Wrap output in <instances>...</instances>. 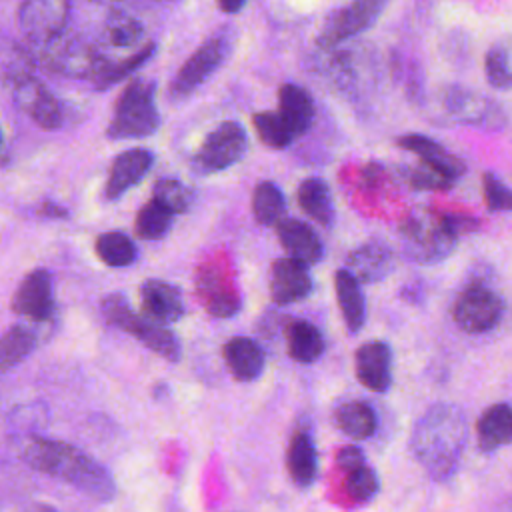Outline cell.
Instances as JSON below:
<instances>
[{
  "instance_id": "8",
  "label": "cell",
  "mask_w": 512,
  "mask_h": 512,
  "mask_svg": "<svg viewBox=\"0 0 512 512\" xmlns=\"http://www.w3.org/2000/svg\"><path fill=\"white\" fill-rule=\"evenodd\" d=\"M70 0H20L16 20L22 36L32 46L58 38L68 24Z\"/></svg>"
},
{
  "instance_id": "18",
  "label": "cell",
  "mask_w": 512,
  "mask_h": 512,
  "mask_svg": "<svg viewBox=\"0 0 512 512\" xmlns=\"http://www.w3.org/2000/svg\"><path fill=\"white\" fill-rule=\"evenodd\" d=\"M394 268L392 250L380 240H368L360 244L346 260V272L360 284H374L386 278Z\"/></svg>"
},
{
  "instance_id": "39",
  "label": "cell",
  "mask_w": 512,
  "mask_h": 512,
  "mask_svg": "<svg viewBox=\"0 0 512 512\" xmlns=\"http://www.w3.org/2000/svg\"><path fill=\"white\" fill-rule=\"evenodd\" d=\"M252 124L260 136V140L270 148H286L294 138L278 112H258L252 116Z\"/></svg>"
},
{
  "instance_id": "9",
  "label": "cell",
  "mask_w": 512,
  "mask_h": 512,
  "mask_svg": "<svg viewBox=\"0 0 512 512\" xmlns=\"http://www.w3.org/2000/svg\"><path fill=\"white\" fill-rule=\"evenodd\" d=\"M248 148V138L238 122H222L202 142L194 156V166L202 174H212L236 164Z\"/></svg>"
},
{
  "instance_id": "14",
  "label": "cell",
  "mask_w": 512,
  "mask_h": 512,
  "mask_svg": "<svg viewBox=\"0 0 512 512\" xmlns=\"http://www.w3.org/2000/svg\"><path fill=\"white\" fill-rule=\"evenodd\" d=\"M196 292L202 306L216 318H230L240 310V296L226 274L212 266L204 264L196 274Z\"/></svg>"
},
{
  "instance_id": "44",
  "label": "cell",
  "mask_w": 512,
  "mask_h": 512,
  "mask_svg": "<svg viewBox=\"0 0 512 512\" xmlns=\"http://www.w3.org/2000/svg\"><path fill=\"white\" fill-rule=\"evenodd\" d=\"M244 4H246V0H218L220 10H224V12H228V14L238 12Z\"/></svg>"
},
{
  "instance_id": "5",
  "label": "cell",
  "mask_w": 512,
  "mask_h": 512,
  "mask_svg": "<svg viewBox=\"0 0 512 512\" xmlns=\"http://www.w3.org/2000/svg\"><path fill=\"white\" fill-rule=\"evenodd\" d=\"M100 308L104 318L112 326L132 334L138 342H142L158 356L166 358L168 362L180 360V342L174 336V332L168 330L164 324H158L146 316L136 314L122 294H108L102 300Z\"/></svg>"
},
{
  "instance_id": "7",
  "label": "cell",
  "mask_w": 512,
  "mask_h": 512,
  "mask_svg": "<svg viewBox=\"0 0 512 512\" xmlns=\"http://www.w3.org/2000/svg\"><path fill=\"white\" fill-rule=\"evenodd\" d=\"M10 92L16 106L40 128L56 130L62 126L64 114L60 102L28 68L10 72Z\"/></svg>"
},
{
  "instance_id": "37",
  "label": "cell",
  "mask_w": 512,
  "mask_h": 512,
  "mask_svg": "<svg viewBox=\"0 0 512 512\" xmlns=\"http://www.w3.org/2000/svg\"><path fill=\"white\" fill-rule=\"evenodd\" d=\"M172 220H174V214H170L156 202H148L144 208H140L134 228L140 238L158 240V238L166 236V232L172 226Z\"/></svg>"
},
{
  "instance_id": "38",
  "label": "cell",
  "mask_w": 512,
  "mask_h": 512,
  "mask_svg": "<svg viewBox=\"0 0 512 512\" xmlns=\"http://www.w3.org/2000/svg\"><path fill=\"white\" fill-rule=\"evenodd\" d=\"M344 488L348 492V496H352L358 502H366L372 500L380 488L378 476L374 472V468H370L366 462L358 464L350 470L344 472Z\"/></svg>"
},
{
  "instance_id": "43",
  "label": "cell",
  "mask_w": 512,
  "mask_h": 512,
  "mask_svg": "<svg viewBox=\"0 0 512 512\" xmlns=\"http://www.w3.org/2000/svg\"><path fill=\"white\" fill-rule=\"evenodd\" d=\"M364 462H366L364 454L356 446H342L340 452L336 454V464H338V468L342 472H346V470H350V468H354L358 464H364Z\"/></svg>"
},
{
  "instance_id": "22",
  "label": "cell",
  "mask_w": 512,
  "mask_h": 512,
  "mask_svg": "<svg viewBox=\"0 0 512 512\" xmlns=\"http://www.w3.org/2000/svg\"><path fill=\"white\" fill-rule=\"evenodd\" d=\"M444 106L458 116L464 122H474V124H490L498 126L500 120H504L500 108L490 102L488 98L462 90V88H450L444 98Z\"/></svg>"
},
{
  "instance_id": "2",
  "label": "cell",
  "mask_w": 512,
  "mask_h": 512,
  "mask_svg": "<svg viewBox=\"0 0 512 512\" xmlns=\"http://www.w3.org/2000/svg\"><path fill=\"white\" fill-rule=\"evenodd\" d=\"M466 440L468 424L464 412L456 404L440 402L430 406L416 422L410 448L430 478L444 480L456 470Z\"/></svg>"
},
{
  "instance_id": "12",
  "label": "cell",
  "mask_w": 512,
  "mask_h": 512,
  "mask_svg": "<svg viewBox=\"0 0 512 512\" xmlns=\"http://www.w3.org/2000/svg\"><path fill=\"white\" fill-rule=\"evenodd\" d=\"M388 0H354L348 6L332 12L322 26L318 44L334 48L338 42L368 30L384 12Z\"/></svg>"
},
{
  "instance_id": "31",
  "label": "cell",
  "mask_w": 512,
  "mask_h": 512,
  "mask_svg": "<svg viewBox=\"0 0 512 512\" xmlns=\"http://www.w3.org/2000/svg\"><path fill=\"white\" fill-rule=\"evenodd\" d=\"M334 418H336L338 428L354 440H364L376 432V414L364 402L350 400V402L340 404L336 408Z\"/></svg>"
},
{
  "instance_id": "19",
  "label": "cell",
  "mask_w": 512,
  "mask_h": 512,
  "mask_svg": "<svg viewBox=\"0 0 512 512\" xmlns=\"http://www.w3.org/2000/svg\"><path fill=\"white\" fill-rule=\"evenodd\" d=\"M144 316L158 324H172L184 316V300L176 286L162 280H146L140 286Z\"/></svg>"
},
{
  "instance_id": "17",
  "label": "cell",
  "mask_w": 512,
  "mask_h": 512,
  "mask_svg": "<svg viewBox=\"0 0 512 512\" xmlns=\"http://www.w3.org/2000/svg\"><path fill=\"white\" fill-rule=\"evenodd\" d=\"M312 290L308 266L294 258H280L270 270V296L276 304H292L306 298Z\"/></svg>"
},
{
  "instance_id": "3",
  "label": "cell",
  "mask_w": 512,
  "mask_h": 512,
  "mask_svg": "<svg viewBox=\"0 0 512 512\" xmlns=\"http://www.w3.org/2000/svg\"><path fill=\"white\" fill-rule=\"evenodd\" d=\"M456 230L450 224L448 212L428 208L414 210L400 228L404 252L416 262H438L446 258L456 244Z\"/></svg>"
},
{
  "instance_id": "16",
  "label": "cell",
  "mask_w": 512,
  "mask_h": 512,
  "mask_svg": "<svg viewBox=\"0 0 512 512\" xmlns=\"http://www.w3.org/2000/svg\"><path fill=\"white\" fill-rule=\"evenodd\" d=\"M356 376L360 384L372 392H386L392 382V352L382 340L362 344L354 356Z\"/></svg>"
},
{
  "instance_id": "23",
  "label": "cell",
  "mask_w": 512,
  "mask_h": 512,
  "mask_svg": "<svg viewBox=\"0 0 512 512\" xmlns=\"http://www.w3.org/2000/svg\"><path fill=\"white\" fill-rule=\"evenodd\" d=\"M224 360L232 376L240 382L256 380L264 370V352L260 344L246 336H236L224 344Z\"/></svg>"
},
{
  "instance_id": "11",
  "label": "cell",
  "mask_w": 512,
  "mask_h": 512,
  "mask_svg": "<svg viewBox=\"0 0 512 512\" xmlns=\"http://www.w3.org/2000/svg\"><path fill=\"white\" fill-rule=\"evenodd\" d=\"M230 48V40L226 34H216L208 38L194 54L180 66L178 74L170 82V98L182 100L190 96L226 58Z\"/></svg>"
},
{
  "instance_id": "6",
  "label": "cell",
  "mask_w": 512,
  "mask_h": 512,
  "mask_svg": "<svg viewBox=\"0 0 512 512\" xmlns=\"http://www.w3.org/2000/svg\"><path fill=\"white\" fill-rule=\"evenodd\" d=\"M28 54L32 62L38 60L54 74L88 80L94 76L102 60V52L96 44L84 40L82 36L64 32L42 46H34V52Z\"/></svg>"
},
{
  "instance_id": "4",
  "label": "cell",
  "mask_w": 512,
  "mask_h": 512,
  "mask_svg": "<svg viewBox=\"0 0 512 512\" xmlns=\"http://www.w3.org/2000/svg\"><path fill=\"white\" fill-rule=\"evenodd\" d=\"M160 126V114L154 104V84L150 80H132L116 100L112 120L108 124V138L130 140L146 138Z\"/></svg>"
},
{
  "instance_id": "13",
  "label": "cell",
  "mask_w": 512,
  "mask_h": 512,
  "mask_svg": "<svg viewBox=\"0 0 512 512\" xmlns=\"http://www.w3.org/2000/svg\"><path fill=\"white\" fill-rule=\"evenodd\" d=\"M12 310L32 322H48L54 316L52 276L44 268L28 272L12 296Z\"/></svg>"
},
{
  "instance_id": "35",
  "label": "cell",
  "mask_w": 512,
  "mask_h": 512,
  "mask_svg": "<svg viewBox=\"0 0 512 512\" xmlns=\"http://www.w3.org/2000/svg\"><path fill=\"white\" fill-rule=\"evenodd\" d=\"M252 212L258 224L272 226L284 214V194L274 182H260L252 192Z\"/></svg>"
},
{
  "instance_id": "32",
  "label": "cell",
  "mask_w": 512,
  "mask_h": 512,
  "mask_svg": "<svg viewBox=\"0 0 512 512\" xmlns=\"http://www.w3.org/2000/svg\"><path fill=\"white\" fill-rule=\"evenodd\" d=\"M102 36L108 46L118 50H128L140 42V38L144 36V26L132 14L122 10H112L104 20Z\"/></svg>"
},
{
  "instance_id": "21",
  "label": "cell",
  "mask_w": 512,
  "mask_h": 512,
  "mask_svg": "<svg viewBox=\"0 0 512 512\" xmlns=\"http://www.w3.org/2000/svg\"><path fill=\"white\" fill-rule=\"evenodd\" d=\"M398 144L414 154L420 156L422 164L430 166L432 170L440 172L448 180H456L464 174V164L450 154L446 148H442L438 142L426 138L424 134H404L398 138Z\"/></svg>"
},
{
  "instance_id": "26",
  "label": "cell",
  "mask_w": 512,
  "mask_h": 512,
  "mask_svg": "<svg viewBox=\"0 0 512 512\" xmlns=\"http://www.w3.org/2000/svg\"><path fill=\"white\" fill-rule=\"evenodd\" d=\"M286 464L292 480L298 486H308L316 478L318 470V456L314 440L308 432L300 430L292 436L288 452H286Z\"/></svg>"
},
{
  "instance_id": "29",
  "label": "cell",
  "mask_w": 512,
  "mask_h": 512,
  "mask_svg": "<svg viewBox=\"0 0 512 512\" xmlns=\"http://www.w3.org/2000/svg\"><path fill=\"white\" fill-rule=\"evenodd\" d=\"M298 204L318 224H322V226L332 224V220H334L332 194H330V188L324 180L306 178L298 186Z\"/></svg>"
},
{
  "instance_id": "30",
  "label": "cell",
  "mask_w": 512,
  "mask_h": 512,
  "mask_svg": "<svg viewBox=\"0 0 512 512\" xmlns=\"http://www.w3.org/2000/svg\"><path fill=\"white\" fill-rule=\"evenodd\" d=\"M38 344V334L28 324H14L0 336V372L14 368Z\"/></svg>"
},
{
  "instance_id": "40",
  "label": "cell",
  "mask_w": 512,
  "mask_h": 512,
  "mask_svg": "<svg viewBox=\"0 0 512 512\" xmlns=\"http://www.w3.org/2000/svg\"><path fill=\"white\" fill-rule=\"evenodd\" d=\"M486 78L490 86L498 90H508L512 76H510V60L504 46H494L486 54Z\"/></svg>"
},
{
  "instance_id": "34",
  "label": "cell",
  "mask_w": 512,
  "mask_h": 512,
  "mask_svg": "<svg viewBox=\"0 0 512 512\" xmlns=\"http://www.w3.org/2000/svg\"><path fill=\"white\" fill-rule=\"evenodd\" d=\"M96 254L98 258L112 266L124 268L130 266L136 258V246L124 232H104L96 238Z\"/></svg>"
},
{
  "instance_id": "47",
  "label": "cell",
  "mask_w": 512,
  "mask_h": 512,
  "mask_svg": "<svg viewBox=\"0 0 512 512\" xmlns=\"http://www.w3.org/2000/svg\"><path fill=\"white\" fill-rule=\"evenodd\" d=\"M0 146H2V128H0Z\"/></svg>"
},
{
  "instance_id": "46",
  "label": "cell",
  "mask_w": 512,
  "mask_h": 512,
  "mask_svg": "<svg viewBox=\"0 0 512 512\" xmlns=\"http://www.w3.org/2000/svg\"><path fill=\"white\" fill-rule=\"evenodd\" d=\"M94 4H102V6H116V4H120L122 0H92Z\"/></svg>"
},
{
  "instance_id": "28",
  "label": "cell",
  "mask_w": 512,
  "mask_h": 512,
  "mask_svg": "<svg viewBox=\"0 0 512 512\" xmlns=\"http://www.w3.org/2000/svg\"><path fill=\"white\" fill-rule=\"evenodd\" d=\"M286 340L290 358L300 364H312L324 352V338L308 320H294L286 330Z\"/></svg>"
},
{
  "instance_id": "36",
  "label": "cell",
  "mask_w": 512,
  "mask_h": 512,
  "mask_svg": "<svg viewBox=\"0 0 512 512\" xmlns=\"http://www.w3.org/2000/svg\"><path fill=\"white\" fill-rule=\"evenodd\" d=\"M152 202L168 210L170 214L186 212L192 204V192L186 184H182L176 178H162L154 184L152 190Z\"/></svg>"
},
{
  "instance_id": "41",
  "label": "cell",
  "mask_w": 512,
  "mask_h": 512,
  "mask_svg": "<svg viewBox=\"0 0 512 512\" xmlns=\"http://www.w3.org/2000/svg\"><path fill=\"white\" fill-rule=\"evenodd\" d=\"M484 200L490 212H504L512 206V194L508 186L492 172L484 174Z\"/></svg>"
},
{
  "instance_id": "1",
  "label": "cell",
  "mask_w": 512,
  "mask_h": 512,
  "mask_svg": "<svg viewBox=\"0 0 512 512\" xmlns=\"http://www.w3.org/2000/svg\"><path fill=\"white\" fill-rule=\"evenodd\" d=\"M22 458L30 468L64 480L100 502H108L116 494L112 474L98 460L72 444L34 436L24 442Z\"/></svg>"
},
{
  "instance_id": "15",
  "label": "cell",
  "mask_w": 512,
  "mask_h": 512,
  "mask_svg": "<svg viewBox=\"0 0 512 512\" xmlns=\"http://www.w3.org/2000/svg\"><path fill=\"white\" fill-rule=\"evenodd\" d=\"M154 156L146 148H130L118 154L110 166L104 186L106 200H118L124 192L134 188L152 168Z\"/></svg>"
},
{
  "instance_id": "25",
  "label": "cell",
  "mask_w": 512,
  "mask_h": 512,
  "mask_svg": "<svg viewBox=\"0 0 512 512\" xmlns=\"http://www.w3.org/2000/svg\"><path fill=\"white\" fill-rule=\"evenodd\" d=\"M478 444L484 452L498 450L510 442L512 436V410L506 402L494 404L478 418L476 424Z\"/></svg>"
},
{
  "instance_id": "10",
  "label": "cell",
  "mask_w": 512,
  "mask_h": 512,
  "mask_svg": "<svg viewBox=\"0 0 512 512\" xmlns=\"http://www.w3.org/2000/svg\"><path fill=\"white\" fill-rule=\"evenodd\" d=\"M504 312V300L492 288L476 282L462 290L454 304V322L470 334L492 330Z\"/></svg>"
},
{
  "instance_id": "24",
  "label": "cell",
  "mask_w": 512,
  "mask_h": 512,
  "mask_svg": "<svg viewBox=\"0 0 512 512\" xmlns=\"http://www.w3.org/2000/svg\"><path fill=\"white\" fill-rule=\"evenodd\" d=\"M278 116L292 136L306 132L314 120V102L310 94L298 84H284L278 92Z\"/></svg>"
},
{
  "instance_id": "27",
  "label": "cell",
  "mask_w": 512,
  "mask_h": 512,
  "mask_svg": "<svg viewBox=\"0 0 512 512\" xmlns=\"http://www.w3.org/2000/svg\"><path fill=\"white\" fill-rule=\"evenodd\" d=\"M334 290L346 328L350 332H358L364 326L366 318V306L360 284L342 268L334 274Z\"/></svg>"
},
{
  "instance_id": "33",
  "label": "cell",
  "mask_w": 512,
  "mask_h": 512,
  "mask_svg": "<svg viewBox=\"0 0 512 512\" xmlns=\"http://www.w3.org/2000/svg\"><path fill=\"white\" fill-rule=\"evenodd\" d=\"M154 50H156V46L150 42L148 46L140 48L136 54L126 56V58H122V60H110V58H106V56L102 54L100 66H98V70L94 72V76H92L90 80H92L98 88H106V86H110V84H116V82H120L122 78H126L132 70H136L138 66H142V64L152 56Z\"/></svg>"
},
{
  "instance_id": "20",
  "label": "cell",
  "mask_w": 512,
  "mask_h": 512,
  "mask_svg": "<svg viewBox=\"0 0 512 512\" xmlns=\"http://www.w3.org/2000/svg\"><path fill=\"white\" fill-rule=\"evenodd\" d=\"M278 238L288 258H294L306 266L316 264L322 258V242L316 232L296 218H284L278 222Z\"/></svg>"
},
{
  "instance_id": "45",
  "label": "cell",
  "mask_w": 512,
  "mask_h": 512,
  "mask_svg": "<svg viewBox=\"0 0 512 512\" xmlns=\"http://www.w3.org/2000/svg\"><path fill=\"white\" fill-rule=\"evenodd\" d=\"M42 212H44V214H50L52 218H66V210L60 208V206H56V204H52V202H46L44 208H42Z\"/></svg>"
},
{
  "instance_id": "42",
  "label": "cell",
  "mask_w": 512,
  "mask_h": 512,
  "mask_svg": "<svg viewBox=\"0 0 512 512\" xmlns=\"http://www.w3.org/2000/svg\"><path fill=\"white\" fill-rule=\"evenodd\" d=\"M410 182L412 186L420 188V190H432V188H446L452 184V180H448L446 176H442L440 172L432 170L426 164H420L416 168L410 170Z\"/></svg>"
}]
</instances>
